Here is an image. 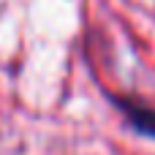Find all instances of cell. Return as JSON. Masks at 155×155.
Segmentation results:
<instances>
[{
  "mask_svg": "<svg viewBox=\"0 0 155 155\" xmlns=\"http://www.w3.org/2000/svg\"><path fill=\"white\" fill-rule=\"evenodd\" d=\"M106 98L125 117V123H128V128L134 134L155 142V109L153 106H144V104H139L134 98H123V95H114V93H106Z\"/></svg>",
  "mask_w": 155,
  "mask_h": 155,
  "instance_id": "cell-1",
  "label": "cell"
}]
</instances>
